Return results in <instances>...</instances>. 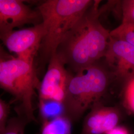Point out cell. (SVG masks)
I'll return each instance as SVG.
<instances>
[{"label":"cell","instance_id":"cell-9","mask_svg":"<svg viewBox=\"0 0 134 134\" xmlns=\"http://www.w3.org/2000/svg\"><path fill=\"white\" fill-rule=\"evenodd\" d=\"M122 118L120 108L105 106L99 103L86 115L81 134H106L118 126Z\"/></svg>","mask_w":134,"mask_h":134},{"label":"cell","instance_id":"cell-3","mask_svg":"<svg viewBox=\"0 0 134 134\" xmlns=\"http://www.w3.org/2000/svg\"><path fill=\"white\" fill-rule=\"evenodd\" d=\"M112 79L107 68L98 62L72 73L63 102L64 115L71 121L81 118L87 110L100 103Z\"/></svg>","mask_w":134,"mask_h":134},{"label":"cell","instance_id":"cell-16","mask_svg":"<svg viewBox=\"0 0 134 134\" xmlns=\"http://www.w3.org/2000/svg\"><path fill=\"white\" fill-rule=\"evenodd\" d=\"M10 112L9 105L0 98V131L5 127L8 121Z\"/></svg>","mask_w":134,"mask_h":134},{"label":"cell","instance_id":"cell-2","mask_svg":"<svg viewBox=\"0 0 134 134\" xmlns=\"http://www.w3.org/2000/svg\"><path fill=\"white\" fill-rule=\"evenodd\" d=\"M91 0H47L37 9L40 14L44 36L39 51L40 63H47L67 33L93 4Z\"/></svg>","mask_w":134,"mask_h":134},{"label":"cell","instance_id":"cell-7","mask_svg":"<svg viewBox=\"0 0 134 134\" xmlns=\"http://www.w3.org/2000/svg\"><path fill=\"white\" fill-rule=\"evenodd\" d=\"M71 74L57 54L53 55L40 81L38 90L39 101H51L62 104Z\"/></svg>","mask_w":134,"mask_h":134},{"label":"cell","instance_id":"cell-17","mask_svg":"<svg viewBox=\"0 0 134 134\" xmlns=\"http://www.w3.org/2000/svg\"><path fill=\"white\" fill-rule=\"evenodd\" d=\"M105 134H132L129 129L124 126L118 125Z\"/></svg>","mask_w":134,"mask_h":134},{"label":"cell","instance_id":"cell-10","mask_svg":"<svg viewBox=\"0 0 134 134\" xmlns=\"http://www.w3.org/2000/svg\"><path fill=\"white\" fill-rule=\"evenodd\" d=\"M71 121L64 115L44 121L41 134H71Z\"/></svg>","mask_w":134,"mask_h":134},{"label":"cell","instance_id":"cell-14","mask_svg":"<svg viewBox=\"0 0 134 134\" xmlns=\"http://www.w3.org/2000/svg\"><path fill=\"white\" fill-rule=\"evenodd\" d=\"M123 106L126 110L134 114V78L122 87Z\"/></svg>","mask_w":134,"mask_h":134},{"label":"cell","instance_id":"cell-12","mask_svg":"<svg viewBox=\"0 0 134 134\" xmlns=\"http://www.w3.org/2000/svg\"><path fill=\"white\" fill-rule=\"evenodd\" d=\"M112 37L124 41L134 46V24H121L110 32Z\"/></svg>","mask_w":134,"mask_h":134},{"label":"cell","instance_id":"cell-18","mask_svg":"<svg viewBox=\"0 0 134 134\" xmlns=\"http://www.w3.org/2000/svg\"><path fill=\"white\" fill-rule=\"evenodd\" d=\"M13 57V56L8 53L0 44V61Z\"/></svg>","mask_w":134,"mask_h":134},{"label":"cell","instance_id":"cell-6","mask_svg":"<svg viewBox=\"0 0 134 134\" xmlns=\"http://www.w3.org/2000/svg\"><path fill=\"white\" fill-rule=\"evenodd\" d=\"M104 58L113 81L122 87L134 78V46L111 36Z\"/></svg>","mask_w":134,"mask_h":134},{"label":"cell","instance_id":"cell-15","mask_svg":"<svg viewBox=\"0 0 134 134\" xmlns=\"http://www.w3.org/2000/svg\"><path fill=\"white\" fill-rule=\"evenodd\" d=\"M122 24H134V0L121 1Z\"/></svg>","mask_w":134,"mask_h":134},{"label":"cell","instance_id":"cell-4","mask_svg":"<svg viewBox=\"0 0 134 134\" xmlns=\"http://www.w3.org/2000/svg\"><path fill=\"white\" fill-rule=\"evenodd\" d=\"M37 74L35 61L14 56L0 61V88L13 97L18 116L27 123L36 121L34 97L40 83Z\"/></svg>","mask_w":134,"mask_h":134},{"label":"cell","instance_id":"cell-11","mask_svg":"<svg viewBox=\"0 0 134 134\" xmlns=\"http://www.w3.org/2000/svg\"><path fill=\"white\" fill-rule=\"evenodd\" d=\"M40 112L44 121L52 120L64 115L62 104L51 101H40Z\"/></svg>","mask_w":134,"mask_h":134},{"label":"cell","instance_id":"cell-13","mask_svg":"<svg viewBox=\"0 0 134 134\" xmlns=\"http://www.w3.org/2000/svg\"><path fill=\"white\" fill-rule=\"evenodd\" d=\"M28 123L17 116L9 119L0 134H24L25 127Z\"/></svg>","mask_w":134,"mask_h":134},{"label":"cell","instance_id":"cell-5","mask_svg":"<svg viewBox=\"0 0 134 134\" xmlns=\"http://www.w3.org/2000/svg\"><path fill=\"white\" fill-rule=\"evenodd\" d=\"M44 36L42 23L27 28L14 29L0 37V41L15 57L35 61Z\"/></svg>","mask_w":134,"mask_h":134},{"label":"cell","instance_id":"cell-1","mask_svg":"<svg viewBox=\"0 0 134 134\" xmlns=\"http://www.w3.org/2000/svg\"><path fill=\"white\" fill-rule=\"evenodd\" d=\"M100 1L91 6L66 35L56 53L72 73L104 57L110 41V32L101 24Z\"/></svg>","mask_w":134,"mask_h":134},{"label":"cell","instance_id":"cell-8","mask_svg":"<svg viewBox=\"0 0 134 134\" xmlns=\"http://www.w3.org/2000/svg\"><path fill=\"white\" fill-rule=\"evenodd\" d=\"M38 10L21 0H0V37L27 24L41 23Z\"/></svg>","mask_w":134,"mask_h":134}]
</instances>
